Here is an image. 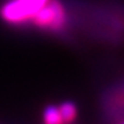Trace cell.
<instances>
[{
    "label": "cell",
    "instance_id": "cell-1",
    "mask_svg": "<svg viewBox=\"0 0 124 124\" xmlns=\"http://www.w3.org/2000/svg\"><path fill=\"white\" fill-rule=\"evenodd\" d=\"M48 0H10L0 8V17L10 25L31 22L33 15Z\"/></svg>",
    "mask_w": 124,
    "mask_h": 124
},
{
    "label": "cell",
    "instance_id": "cell-2",
    "mask_svg": "<svg viewBox=\"0 0 124 124\" xmlns=\"http://www.w3.org/2000/svg\"><path fill=\"white\" fill-rule=\"evenodd\" d=\"M35 26L50 32H61L68 22L66 10L59 0H48L31 21Z\"/></svg>",
    "mask_w": 124,
    "mask_h": 124
},
{
    "label": "cell",
    "instance_id": "cell-3",
    "mask_svg": "<svg viewBox=\"0 0 124 124\" xmlns=\"http://www.w3.org/2000/svg\"><path fill=\"white\" fill-rule=\"evenodd\" d=\"M58 109H59V113H61L63 124L75 123V120L77 119V106H76L75 102L63 101L62 103L58 105Z\"/></svg>",
    "mask_w": 124,
    "mask_h": 124
},
{
    "label": "cell",
    "instance_id": "cell-4",
    "mask_svg": "<svg viewBox=\"0 0 124 124\" xmlns=\"http://www.w3.org/2000/svg\"><path fill=\"white\" fill-rule=\"evenodd\" d=\"M43 121H44V124H63L58 105H48V106L44 108Z\"/></svg>",
    "mask_w": 124,
    "mask_h": 124
},
{
    "label": "cell",
    "instance_id": "cell-5",
    "mask_svg": "<svg viewBox=\"0 0 124 124\" xmlns=\"http://www.w3.org/2000/svg\"><path fill=\"white\" fill-rule=\"evenodd\" d=\"M119 124H124V121H121V123H119Z\"/></svg>",
    "mask_w": 124,
    "mask_h": 124
}]
</instances>
